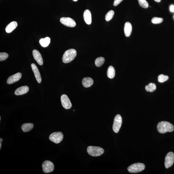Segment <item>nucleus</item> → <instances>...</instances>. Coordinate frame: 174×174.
Returning a JSON list of instances; mask_svg holds the SVG:
<instances>
[{
  "instance_id": "obj_10",
  "label": "nucleus",
  "mask_w": 174,
  "mask_h": 174,
  "mask_svg": "<svg viewBox=\"0 0 174 174\" xmlns=\"http://www.w3.org/2000/svg\"><path fill=\"white\" fill-rule=\"evenodd\" d=\"M62 105L64 108L69 109L72 106V105L68 96L66 95H62L61 97Z\"/></svg>"
},
{
  "instance_id": "obj_23",
  "label": "nucleus",
  "mask_w": 174,
  "mask_h": 174,
  "mask_svg": "<svg viewBox=\"0 0 174 174\" xmlns=\"http://www.w3.org/2000/svg\"><path fill=\"white\" fill-rule=\"evenodd\" d=\"M105 58L103 57H100L97 58L95 60V64L96 67H99L101 66L104 63Z\"/></svg>"
},
{
  "instance_id": "obj_36",
  "label": "nucleus",
  "mask_w": 174,
  "mask_h": 174,
  "mask_svg": "<svg viewBox=\"0 0 174 174\" xmlns=\"http://www.w3.org/2000/svg\"></svg>"
},
{
  "instance_id": "obj_18",
  "label": "nucleus",
  "mask_w": 174,
  "mask_h": 174,
  "mask_svg": "<svg viewBox=\"0 0 174 174\" xmlns=\"http://www.w3.org/2000/svg\"><path fill=\"white\" fill-rule=\"evenodd\" d=\"M18 26V23L16 21H13L8 25L6 28V31L9 33L12 32Z\"/></svg>"
},
{
  "instance_id": "obj_17",
  "label": "nucleus",
  "mask_w": 174,
  "mask_h": 174,
  "mask_svg": "<svg viewBox=\"0 0 174 174\" xmlns=\"http://www.w3.org/2000/svg\"><path fill=\"white\" fill-rule=\"evenodd\" d=\"M94 83V81L92 78L89 77H86L82 80V83L83 86L88 88L92 86Z\"/></svg>"
},
{
  "instance_id": "obj_30",
  "label": "nucleus",
  "mask_w": 174,
  "mask_h": 174,
  "mask_svg": "<svg viewBox=\"0 0 174 174\" xmlns=\"http://www.w3.org/2000/svg\"><path fill=\"white\" fill-rule=\"evenodd\" d=\"M170 11L172 12H174V6L173 5H171L170 6Z\"/></svg>"
},
{
  "instance_id": "obj_22",
  "label": "nucleus",
  "mask_w": 174,
  "mask_h": 174,
  "mask_svg": "<svg viewBox=\"0 0 174 174\" xmlns=\"http://www.w3.org/2000/svg\"><path fill=\"white\" fill-rule=\"evenodd\" d=\"M156 86L154 83H150L145 87V89L147 92H153L156 89Z\"/></svg>"
},
{
  "instance_id": "obj_31",
  "label": "nucleus",
  "mask_w": 174,
  "mask_h": 174,
  "mask_svg": "<svg viewBox=\"0 0 174 174\" xmlns=\"http://www.w3.org/2000/svg\"><path fill=\"white\" fill-rule=\"evenodd\" d=\"M154 1H155L156 2H160L161 0H154Z\"/></svg>"
},
{
  "instance_id": "obj_12",
  "label": "nucleus",
  "mask_w": 174,
  "mask_h": 174,
  "mask_svg": "<svg viewBox=\"0 0 174 174\" xmlns=\"http://www.w3.org/2000/svg\"><path fill=\"white\" fill-rule=\"evenodd\" d=\"M33 55L34 58L37 62L39 65H42L43 64V61L42 57L40 52L38 50H35L33 51Z\"/></svg>"
},
{
  "instance_id": "obj_24",
  "label": "nucleus",
  "mask_w": 174,
  "mask_h": 174,
  "mask_svg": "<svg viewBox=\"0 0 174 174\" xmlns=\"http://www.w3.org/2000/svg\"><path fill=\"white\" fill-rule=\"evenodd\" d=\"M114 14V12L113 10H111L109 11L106 14V17H105L106 20L107 21H109L110 20L113 18Z\"/></svg>"
},
{
  "instance_id": "obj_25",
  "label": "nucleus",
  "mask_w": 174,
  "mask_h": 174,
  "mask_svg": "<svg viewBox=\"0 0 174 174\" xmlns=\"http://www.w3.org/2000/svg\"><path fill=\"white\" fill-rule=\"evenodd\" d=\"M168 78L169 77L168 76L161 74L158 76V82L160 83H163L167 80Z\"/></svg>"
},
{
  "instance_id": "obj_34",
  "label": "nucleus",
  "mask_w": 174,
  "mask_h": 174,
  "mask_svg": "<svg viewBox=\"0 0 174 174\" xmlns=\"http://www.w3.org/2000/svg\"><path fill=\"white\" fill-rule=\"evenodd\" d=\"M73 1H77L78 0H73Z\"/></svg>"
},
{
  "instance_id": "obj_11",
  "label": "nucleus",
  "mask_w": 174,
  "mask_h": 174,
  "mask_svg": "<svg viewBox=\"0 0 174 174\" xmlns=\"http://www.w3.org/2000/svg\"><path fill=\"white\" fill-rule=\"evenodd\" d=\"M22 77V74L20 73H18L14 74L8 78L7 83L8 84H12L17 82L21 79Z\"/></svg>"
},
{
  "instance_id": "obj_13",
  "label": "nucleus",
  "mask_w": 174,
  "mask_h": 174,
  "mask_svg": "<svg viewBox=\"0 0 174 174\" xmlns=\"http://www.w3.org/2000/svg\"><path fill=\"white\" fill-rule=\"evenodd\" d=\"M31 67L32 70L34 73L36 80L39 83H40L41 82V76L40 73L38 69L36 64L34 63L31 64Z\"/></svg>"
},
{
  "instance_id": "obj_32",
  "label": "nucleus",
  "mask_w": 174,
  "mask_h": 174,
  "mask_svg": "<svg viewBox=\"0 0 174 174\" xmlns=\"http://www.w3.org/2000/svg\"><path fill=\"white\" fill-rule=\"evenodd\" d=\"M1 145H2V144H1V142H0V149H1Z\"/></svg>"
},
{
  "instance_id": "obj_2",
  "label": "nucleus",
  "mask_w": 174,
  "mask_h": 174,
  "mask_svg": "<svg viewBox=\"0 0 174 174\" xmlns=\"http://www.w3.org/2000/svg\"><path fill=\"white\" fill-rule=\"evenodd\" d=\"M77 52L75 49H70L64 53L62 57V61L64 63H67L73 61L76 57Z\"/></svg>"
},
{
  "instance_id": "obj_21",
  "label": "nucleus",
  "mask_w": 174,
  "mask_h": 174,
  "mask_svg": "<svg viewBox=\"0 0 174 174\" xmlns=\"http://www.w3.org/2000/svg\"><path fill=\"white\" fill-rule=\"evenodd\" d=\"M115 70L114 67L112 66H110L107 70V76L108 78L112 79L115 76Z\"/></svg>"
},
{
  "instance_id": "obj_35",
  "label": "nucleus",
  "mask_w": 174,
  "mask_h": 174,
  "mask_svg": "<svg viewBox=\"0 0 174 174\" xmlns=\"http://www.w3.org/2000/svg\"><path fill=\"white\" fill-rule=\"evenodd\" d=\"M1 117H0V121H1Z\"/></svg>"
},
{
  "instance_id": "obj_20",
  "label": "nucleus",
  "mask_w": 174,
  "mask_h": 174,
  "mask_svg": "<svg viewBox=\"0 0 174 174\" xmlns=\"http://www.w3.org/2000/svg\"><path fill=\"white\" fill-rule=\"evenodd\" d=\"M40 44L42 47H46L49 46L50 43V39L48 37H47L44 39H40L39 41Z\"/></svg>"
},
{
  "instance_id": "obj_16",
  "label": "nucleus",
  "mask_w": 174,
  "mask_h": 174,
  "mask_svg": "<svg viewBox=\"0 0 174 174\" xmlns=\"http://www.w3.org/2000/svg\"><path fill=\"white\" fill-rule=\"evenodd\" d=\"M124 33L127 37H129L131 34L132 31V26L129 22H126L124 28Z\"/></svg>"
},
{
  "instance_id": "obj_28",
  "label": "nucleus",
  "mask_w": 174,
  "mask_h": 174,
  "mask_svg": "<svg viewBox=\"0 0 174 174\" xmlns=\"http://www.w3.org/2000/svg\"><path fill=\"white\" fill-rule=\"evenodd\" d=\"M8 57V55L7 53L5 52L0 53V61H3L7 59Z\"/></svg>"
},
{
  "instance_id": "obj_6",
  "label": "nucleus",
  "mask_w": 174,
  "mask_h": 174,
  "mask_svg": "<svg viewBox=\"0 0 174 174\" xmlns=\"http://www.w3.org/2000/svg\"><path fill=\"white\" fill-rule=\"evenodd\" d=\"M122 119L120 115H117L115 116L113 126V131L115 133L118 132L122 125Z\"/></svg>"
},
{
  "instance_id": "obj_1",
  "label": "nucleus",
  "mask_w": 174,
  "mask_h": 174,
  "mask_svg": "<svg viewBox=\"0 0 174 174\" xmlns=\"http://www.w3.org/2000/svg\"><path fill=\"white\" fill-rule=\"evenodd\" d=\"M157 129L159 132L164 134L167 132H172L174 130V126L169 122L163 121L160 122L157 125Z\"/></svg>"
},
{
  "instance_id": "obj_26",
  "label": "nucleus",
  "mask_w": 174,
  "mask_h": 174,
  "mask_svg": "<svg viewBox=\"0 0 174 174\" xmlns=\"http://www.w3.org/2000/svg\"><path fill=\"white\" fill-rule=\"evenodd\" d=\"M139 4L142 7L146 8L149 7V4L146 0H138Z\"/></svg>"
},
{
  "instance_id": "obj_15",
  "label": "nucleus",
  "mask_w": 174,
  "mask_h": 174,
  "mask_svg": "<svg viewBox=\"0 0 174 174\" xmlns=\"http://www.w3.org/2000/svg\"><path fill=\"white\" fill-rule=\"evenodd\" d=\"M83 16L85 23L87 24L90 25L92 22V15L90 11L88 9L85 10L84 12Z\"/></svg>"
},
{
  "instance_id": "obj_4",
  "label": "nucleus",
  "mask_w": 174,
  "mask_h": 174,
  "mask_svg": "<svg viewBox=\"0 0 174 174\" xmlns=\"http://www.w3.org/2000/svg\"><path fill=\"white\" fill-rule=\"evenodd\" d=\"M145 168V165L144 164L137 163L129 166L127 168V170L130 173H138L144 170Z\"/></svg>"
},
{
  "instance_id": "obj_5",
  "label": "nucleus",
  "mask_w": 174,
  "mask_h": 174,
  "mask_svg": "<svg viewBox=\"0 0 174 174\" xmlns=\"http://www.w3.org/2000/svg\"><path fill=\"white\" fill-rule=\"evenodd\" d=\"M63 137V134L61 132H56L50 134L49 139L53 143L58 144L62 141Z\"/></svg>"
},
{
  "instance_id": "obj_7",
  "label": "nucleus",
  "mask_w": 174,
  "mask_h": 174,
  "mask_svg": "<svg viewBox=\"0 0 174 174\" xmlns=\"http://www.w3.org/2000/svg\"><path fill=\"white\" fill-rule=\"evenodd\" d=\"M42 167L44 172L45 173H49L54 171V165L50 161L46 160L43 162Z\"/></svg>"
},
{
  "instance_id": "obj_8",
  "label": "nucleus",
  "mask_w": 174,
  "mask_h": 174,
  "mask_svg": "<svg viewBox=\"0 0 174 174\" xmlns=\"http://www.w3.org/2000/svg\"><path fill=\"white\" fill-rule=\"evenodd\" d=\"M174 162V154L170 152L166 154L165 159V165L166 169L172 166Z\"/></svg>"
},
{
  "instance_id": "obj_3",
  "label": "nucleus",
  "mask_w": 174,
  "mask_h": 174,
  "mask_svg": "<svg viewBox=\"0 0 174 174\" xmlns=\"http://www.w3.org/2000/svg\"><path fill=\"white\" fill-rule=\"evenodd\" d=\"M87 151L90 155L93 156H99L104 152L103 148L100 147L89 146L87 148Z\"/></svg>"
},
{
  "instance_id": "obj_9",
  "label": "nucleus",
  "mask_w": 174,
  "mask_h": 174,
  "mask_svg": "<svg viewBox=\"0 0 174 174\" xmlns=\"http://www.w3.org/2000/svg\"><path fill=\"white\" fill-rule=\"evenodd\" d=\"M60 22L63 25L69 27H74L75 26V22L73 19L69 17H62L60 19Z\"/></svg>"
},
{
  "instance_id": "obj_29",
  "label": "nucleus",
  "mask_w": 174,
  "mask_h": 174,
  "mask_svg": "<svg viewBox=\"0 0 174 174\" xmlns=\"http://www.w3.org/2000/svg\"><path fill=\"white\" fill-rule=\"evenodd\" d=\"M123 1V0H115L113 3V6H117Z\"/></svg>"
},
{
  "instance_id": "obj_33",
  "label": "nucleus",
  "mask_w": 174,
  "mask_h": 174,
  "mask_svg": "<svg viewBox=\"0 0 174 174\" xmlns=\"http://www.w3.org/2000/svg\"><path fill=\"white\" fill-rule=\"evenodd\" d=\"M3 141V139L2 138H0V142H2Z\"/></svg>"
},
{
  "instance_id": "obj_27",
  "label": "nucleus",
  "mask_w": 174,
  "mask_h": 174,
  "mask_svg": "<svg viewBox=\"0 0 174 174\" xmlns=\"http://www.w3.org/2000/svg\"><path fill=\"white\" fill-rule=\"evenodd\" d=\"M163 20V19L162 18L154 17L151 19V21L153 23L158 24L162 23Z\"/></svg>"
},
{
  "instance_id": "obj_14",
  "label": "nucleus",
  "mask_w": 174,
  "mask_h": 174,
  "mask_svg": "<svg viewBox=\"0 0 174 174\" xmlns=\"http://www.w3.org/2000/svg\"><path fill=\"white\" fill-rule=\"evenodd\" d=\"M29 90V88L27 86H21L15 90V94L17 95H23L27 93Z\"/></svg>"
},
{
  "instance_id": "obj_19",
  "label": "nucleus",
  "mask_w": 174,
  "mask_h": 174,
  "mask_svg": "<svg viewBox=\"0 0 174 174\" xmlns=\"http://www.w3.org/2000/svg\"><path fill=\"white\" fill-rule=\"evenodd\" d=\"M34 127V124L33 123H24L21 126L22 130L24 132L30 131L33 129Z\"/></svg>"
}]
</instances>
